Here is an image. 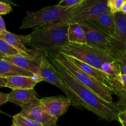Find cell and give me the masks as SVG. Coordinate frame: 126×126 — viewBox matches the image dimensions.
I'll return each instance as SVG.
<instances>
[{"mask_svg": "<svg viewBox=\"0 0 126 126\" xmlns=\"http://www.w3.org/2000/svg\"><path fill=\"white\" fill-rule=\"evenodd\" d=\"M121 12L123 14H124L126 15V0H125L124 4H123V6H122Z\"/></svg>", "mask_w": 126, "mask_h": 126, "instance_id": "obj_33", "label": "cell"}, {"mask_svg": "<svg viewBox=\"0 0 126 126\" xmlns=\"http://www.w3.org/2000/svg\"><path fill=\"white\" fill-rule=\"evenodd\" d=\"M40 105L46 113L59 119L67 111L71 103L65 96L56 95L40 98Z\"/></svg>", "mask_w": 126, "mask_h": 126, "instance_id": "obj_10", "label": "cell"}, {"mask_svg": "<svg viewBox=\"0 0 126 126\" xmlns=\"http://www.w3.org/2000/svg\"><path fill=\"white\" fill-rule=\"evenodd\" d=\"M44 54L43 52L35 49L34 52L30 56L16 55L6 56L3 59L20 68L36 75L39 71L41 63L42 57Z\"/></svg>", "mask_w": 126, "mask_h": 126, "instance_id": "obj_9", "label": "cell"}, {"mask_svg": "<svg viewBox=\"0 0 126 126\" xmlns=\"http://www.w3.org/2000/svg\"><path fill=\"white\" fill-rule=\"evenodd\" d=\"M15 76H23L28 77H34L30 71L20 68L4 59H0V76L6 78L7 77Z\"/></svg>", "mask_w": 126, "mask_h": 126, "instance_id": "obj_17", "label": "cell"}, {"mask_svg": "<svg viewBox=\"0 0 126 126\" xmlns=\"http://www.w3.org/2000/svg\"><path fill=\"white\" fill-rule=\"evenodd\" d=\"M113 16L118 39L126 50V15L119 12Z\"/></svg>", "mask_w": 126, "mask_h": 126, "instance_id": "obj_19", "label": "cell"}, {"mask_svg": "<svg viewBox=\"0 0 126 126\" xmlns=\"http://www.w3.org/2000/svg\"><path fill=\"white\" fill-rule=\"evenodd\" d=\"M19 113L23 116L41 124L43 126H51L56 124L59 119L52 116L43 110L41 107L40 103L22 109Z\"/></svg>", "mask_w": 126, "mask_h": 126, "instance_id": "obj_12", "label": "cell"}, {"mask_svg": "<svg viewBox=\"0 0 126 126\" xmlns=\"http://www.w3.org/2000/svg\"><path fill=\"white\" fill-rule=\"evenodd\" d=\"M12 11V8L9 4L3 1H0V16L10 13Z\"/></svg>", "mask_w": 126, "mask_h": 126, "instance_id": "obj_28", "label": "cell"}, {"mask_svg": "<svg viewBox=\"0 0 126 126\" xmlns=\"http://www.w3.org/2000/svg\"><path fill=\"white\" fill-rule=\"evenodd\" d=\"M77 7L68 9L56 4L44 7L25 17L19 29L40 28L63 23H70L73 12Z\"/></svg>", "mask_w": 126, "mask_h": 126, "instance_id": "obj_3", "label": "cell"}, {"mask_svg": "<svg viewBox=\"0 0 126 126\" xmlns=\"http://www.w3.org/2000/svg\"><path fill=\"white\" fill-rule=\"evenodd\" d=\"M68 57L70 58V59L73 62L75 63L78 66H79L86 73L88 74L89 75L93 77L94 78L99 81L100 82L103 83V84L107 86V87H109L110 89H111L114 91L113 81L110 78V77L108 76L106 73H105L103 71H102L100 69L96 68L94 67L91 65H88V64L86 63L83 62L78 60V59L71 57Z\"/></svg>", "mask_w": 126, "mask_h": 126, "instance_id": "obj_14", "label": "cell"}, {"mask_svg": "<svg viewBox=\"0 0 126 126\" xmlns=\"http://www.w3.org/2000/svg\"><path fill=\"white\" fill-rule=\"evenodd\" d=\"M6 87L14 89H34V86L41 79L37 75L34 77L23 76H15L6 78Z\"/></svg>", "mask_w": 126, "mask_h": 126, "instance_id": "obj_15", "label": "cell"}, {"mask_svg": "<svg viewBox=\"0 0 126 126\" xmlns=\"http://www.w3.org/2000/svg\"><path fill=\"white\" fill-rule=\"evenodd\" d=\"M122 126H126V122H119Z\"/></svg>", "mask_w": 126, "mask_h": 126, "instance_id": "obj_35", "label": "cell"}, {"mask_svg": "<svg viewBox=\"0 0 126 126\" xmlns=\"http://www.w3.org/2000/svg\"><path fill=\"white\" fill-rule=\"evenodd\" d=\"M116 60L114 62H105L101 66V70L107 74L108 76H109L112 81H113V79L116 76L120 75Z\"/></svg>", "mask_w": 126, "mask_h": 126, "instance_id": "obj_20", "label": "cell"}, {"mask_svg": "<svg viewBox=\"0 0 126 126\" xmlns=\"http://www.w3.org/2000/svg\"><path fill=\"white\" fill-rule=\"evenodd\" d=\"M48 59L66 86L83 102L84 108L106 121H118V115L121 110L116 103L105 101L92 90L81 84L55 58Z\"/></svg>", "mask_w": 126, "mask_h": 126, "instance_id": "obj_1", "label": "cell"}, {"mask_svg": "<svg viewBox=\"0 0 126 126\" xmlns=\"http://www.w3.org/2000/svg\"><path fill=\"white\" fill-rule=\"evenodd\" d=\"M79 23L85 32L87 45L109 53L118 59L126 53L125 48L119 41L111 36L93 22L84 21Z\"/></svg>", "mask_w": 126, "mask_h": 126, "instance_id": "obj_4", "label": "cell"}, {"mask_svg": "<svg viewBox=\"0 0 126 126\" xmlns=\"http://www.w3.org/2000/svg\"><path fill=\"white\" fill-rule=\"evenodd\" d=\"M36 75L41 81L47 82L60 89L70 100L71 105H73L78 109L84 108L83 102L75 94V92L66 86L45 54L42 57L41 63Z\"/></svg>", "mask_w": 126, "mask_h": 126, "instance_id": "obj_7", "label": "cell"}, {"mask_svg": "<svg viewBox=\"0 0 126 126\" xmlns=\"http://www.w3.org/2000/svg\"><path fill=\"white\" fill-rule=\"evenodd\" d=\"M5 57H6V55H4V54H2L1 52H0V59H3Z\"/></svg>", "mask_w": 126, "mask_h": 126, "instance_id": "obj_34", "label": "cell"}, {"mask_svg": "<svg viewBox=\"0 0 126 126\" xmlns=\"http://www.w3.org/2000/svg\"><path fill=\"white\" fill-rule=\"evenodd\" d=\"M0 39L5 41L9 45L20 52L22 55L25 56H30L35 51L34 49H28L25 46V44H28L30 42L31 36L30 34L19 35L6 31L0 34Z\"/></svg>", "mask_w": 126, "mask_h": 126, "instance_id": "obj_13", "label": "cell"}, {"mask_svg": "<svg viewBox=\"0 0 126 126\" xmlns=\"http://www.w3.org/2000/svg\"><path fill=\"white\" fill-rule=\"evenodd\" d=\"M0 52L6 56H12V55H22V53L16 48L13 47L11 45L6 43L5 41L0 39Z\"/></svg>", "mask_w": 126, "mask_h": 126, "instance_id": "obj_22", "label": "cell"}, {"mask_svg": "<svg viewBox=\"0 0 126 126\" xmlns=\"http://www.w3.org/2000/svg\"><path fill=\"white\" fill-rule=\"evenodd\" d=\"M60 52L78 59L100 70H101V66L105 62H110L118 60L116 57L111 54L87 44L68 43L61 48Z\"/></svg>", "mask_w": 126, "mask_h": 126, "instance_id": "obj_6", "label": "cell"}, {"mask_svg": "<svg viewBox=\"0 0 126 126\" xmlns=\"http://www.w3.org/2000/svg\"><path fill=\"white\" fill-rule=\"evenodd\" d=\"M68 42L73 44H86L85 32L79 23H69L68 30Z\"/></svg>", "mask_w": 126, "mask_h": 126, "instance_id": "obj_18", "label": "cell"}, {"mask_svg": "<svg viewBox=\"0 0 126 126\" xmlns=\"http://www.w3.org/2000/svg\"><path fill=\"white\" fill-rule=\"evenodd\" d=\"M11 126H17L15 125V124H12V125H11Z\"/></svg>", "mask_w": 126, "mask_h": 126, "instance_id": "obj_37", "label": "cell"}, {"mask_svg": "<svg viewBox=\"0 0 126 126\" xmlns=\"http://www.w3.org/2000/svg\"><path fill=\"white\" fill-rule=\"evenodd\" d=\"M6 31L7 30H6V25H5V22L2 17L0 16V34L6 32Z\"/></svg>", "mask_w": 126, "mask_h": 126, "instance_id": "obj_31", "label": "cell"}, {"mask_svg": "<svg viewBox=\"0 0 126 126\" xmlns=\"http://www.w3.org/2000/svg\"><path fill=\"white\" fill-rule=\"evenodd\" d=\"M0 87H6V79L0 76Z\"/></svg>", "mask_w": 126, "mask_h": 126, "instance_id": "obj_32", "label": "cell"}, {"mask_svg": "<svg viewBox=\"0 0 126 126\" xmlns=\"http://www.w3.org/2000/svg\"><path fill=\"white\" fill-rule=\"evenodd\" d=\"M8 102L23 109L39 103L40 98L34 89H14L8 94Z\"/></svg>", "mask_w": 126, "mask_h": 126, "instance_id": "obj_11", "label": "cell"}, {"mask_svg": "<svg viewBox=\"0 0 126 126\" xmlns=\"http://www.w3.org/2000/svg\"><path fill=\"white\" fill-rule=\"evenodd\" d=\"M8 102V94H5L3 92H0V108L2 105ZM0 113H2V111L0 109Z\"/></svg>", "mask_w": 126, "mask_h": 126, "instance_id": "obj_29", "label": "cell"}, {"mask_svg": "<svg viewBox=\"0 0 126 126\" xmlns=\"http://www.w3.org/2000/svg\"><path fill=\"white\" fill-rule=\"evenodd\" d=\"M90 21L97 25L111 36L118 41L116 32L114 16L110 11L104 12Z\"/></svg>", "mask_w": 126, "mask_h": 126, "instance_id": "obj_16", "label": "cell"}, {"mask_svg": "<svg viewBox=\"0 0 126 126\" xmlns=\"http://www.w3.org/2000/svg\"><path fill=\"white\" fill-rule=\"evenodd\" d=\"M120 75H126V53L116 60Z\"/></svg>", "mask_w": 126, "mask_h": 126, "instance_id": "obj_27", "label": "cell"}, {"mask_svg": "<svg viewBox=\"0 0 126 126\" xmlns=\"http://www.w3.org/2000/svg\"><path fill=\"white\" fill-rule=\"evenodd\" d=\"M108 11L107 0H84L73 11L70 23L90 21Z\"/></svg>", "mask_w": 126, "mask_h": 126, "instance_id": "obj_8", "label": "cell"}, {"mask_svg": "<svg viewBox=\"0 0 126 126\" xmlns=\"http://www.w3.org/2000/svg\"><path fill=\"white\" fill-rule=\"evenodd\" d=\"M114 89L120 88H126V75H119L113 81Z\"/></svg>", "mask_w": 126, "mask_h": 126, "instance_id": "obj_26", "label": "cell"}, {"mask_svg": "<svg viewBox=\"0 0 126 126\" xmlns=\"http://www.w3.org/2000/svg\"><path fill=\"white\" fill-rule=\"evenodd\" d=\"M125 0H107V6L113 14L121 12Z\"/></svg>", "mask_w": 126, "mask_h": 126, "instance_id": "obj_24", "label": "cell"}, {"mask_svg": "<svg viewBox=\"0 0 126 126\" xmlns=\"http://www.w3.org/2000/svg\"><path fill=\"white\" fill-rule=\"evenodd\" d=\"M54 58L57 60L81 84L92 90L101 98L109 103H114L113 99V95L114 94V91L99 81L86 73L73 62L67 55L60 52L54 57Z\"/></svg>", "mask_w": 126, "mask_h": 126, "instance_id": "obj_5", "label": "cell"}, {"mask_svg": "<svg viewBox=\"0 0 126 126\" xmlns=\"http://www.w3.org/2000/svg\"><path fill=\"white\" fill-rule=\"evenodd\" d=\"M12 122L17 126H43L41 124L23 116L20 113L14 116Z\"/></svg>", "mask_w": 126, "mask_h": 126, "instance_id": "obj_21", "label": "cell"}, {"mask_svg": "<svg viewBox=\"0 0 126 126\" xmlns=\"http://www.w3.org/2000/svg\"><path fill=\"white\" fill-rule=\"evenodd\" d=\"M114 95L118 97V101L116 102L121 111L126 110V88H120L114 89Z\"/></svg>", "mask_w": 126, "mask_h": 126, "instance_id": "obj_23", "label": "cell"}, {"mask_svg": "<svg viewBox=\"0 0 126 126\" xmlns=\"http://www.w3.org/2000/svg\"><path fill=\"white\" fill-rule=\"evenodd\" d=\"M84 1V0H62L57 5L60 7L70 9L79 6Z\"/></svg>", "mask_w": 126, "mask_h": 126, "instance_id": "obj_25", "label": "cell"}, {"mask_svg": "<svg viewBox=\"0 0 126 126\" xmlns=\"http://www.w3.org/2000/svg\"><path fill=\"white\" fill-rule=\"evenodd\" d=\"M51 126H57V124H54V125H52Z\"/></svg>", "mask_w": 126, "mask_h": 126, "instance_id": "obj_36", "label": "cell"}, {"mask_svg": "<svg viewBox=\"0 0 126 126\" xmlns=\"http://www.w3.org/2000/svg\"><path fill=\"white\" fill-rule=\"evenodd\" d=\"M69 23H63L48 27L34 28L30 34L31 41L27 45L44 52L48 58L60 53L62 47L68 42Z\"/></svg>", "mask_w": 126, "mask_h": 126, "instance_id": "obj_2", "label": "cell"}, {"mask_svg": "<svg viewBox=\"0 0 126 126\" xmlns=\"http://www.w3.org/2000/svg\"><path fill=\"white\" fill-rule=\"evenodd\" d=\"M118 121L126 122V110L119 113L118 115Z\"/></svg>", "mask_w": 126, "mask_h": 126, "instance_id": "obj_30", "label": "cell"}]
</instances>
